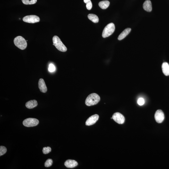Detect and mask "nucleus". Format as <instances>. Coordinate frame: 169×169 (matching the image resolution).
<instances>
[{
    "label": "nucleus",
    "mask_w": 169,
    "mask_h": 169,
    "mask_svg": "<svg viewBox=\"0 0 169 169\" xmlns=\"http://www.w3.org/2000/svg\"><path fill=\"white\" fill-rule=\"evenodd\" d=\"M100 100V97L97 94L92 93L86 98L85 104L87 106H91L97 104Z\"/></svg>",
    "instance_id": "1"
},
{
    "label": "nucleus",
    "mask_w": 169,
    "mask_h": 169,
    "mask_svg": "<svg viewBox=\"0 0 169 169\" xmlns=\"http://www.w3.org/2000/svg\"><path fill=\"white\" fill-rule=\"evenodd\" d=\"M53 45L59 51L62 52H65L67 51V48L62 42V41L57 36H54L53 38Z\"/></svg>",
    "instance_id": "2"
},
{
    "label": "nucleus",
    "mask_w": 169,
    "mask_h": 169,
    "mask_svg": "<svg viewBox=\"0 0 169 169\" xmlns=\"http://www.w3.org/2000/svg\"><path fill=\"white\" fill-rule=\"evenodd\" d=\"M15 45L21 50L25 49L27 47L26 41L21 36H19L15 37L14 39Z\"/></svg>",
    "instance_id": "3"
},
{
    "label": "nucleus",
    "mask_w": 169,
    "mask_h": 169,
    "mask_svg": "<svg viewBox=\"0 0 169 169\" xmlns=\"http://www.w3.org/2000/svg\"><path fill=\"white\" fill-rule=\"evenodd\" d=\"M115 30V26L114 24L111 23L109 24L104 28L102 33V37L105 38L109 37L114 33Z\"/></svg>",
    "instance_id": "4"
},
{
    "label": "nucleus",
    "mask_w": 169,
    "mask_h": 169,
    "mask_svg": "<svg viewBox=\"0 0 169 169\" xmlns=\"http://www.w3.org/2000/svg\"><path fill=\"white\" fill-rule=\"evenodd\" d=\"M23 123L25 126L30 127L38 125L39 123V121L36 118H29L24 120Z\"/></svg>",
    "instance_id": "5"
},
{
    "label": "nucleus",
    "mask_w": 169,
    "mask_h": 169,
    "mask_svg": "<svg viewBox=\"0 0 169 169\" xmlns=\"http://www.w3.org/2000/svg\"><path fill=\"white\" fill-rule=\"evenodd\" d=\"M24 22L30 23H35L39 22L40 18L39 17L36 15L26 16L23 19Z\"/></svg>",
    "instance_id": "6"
},
{
    "label": "nucleus",
    "mask_w": 169,
    "mask_h": 169,
    "mask_svg": "<svg viewBox=\"0 0 169 169\" xmlns=\"http://www.w3.org/2000/svg\"><path fill=\"white\" fill-rule=\"evenodd\" d=\"M112 118L115 122L119 124H122L125 121L124 116L121 113L118 112L114 113L113 114Z\"/></svg>",
    "instance_id": "7"
},
{
    "label": "nucleus",
    "mask_w": 169,
    "mask_h": 169,
    "mask_svg": "<svg viewBox=\"0 0 169 169\" xmlns=\"http://www.w3.org/2000/svg\"><path fill=\"white\" fill-rule=\"evenodd\" d=\"M155 117L156 122L159 123L163 122L165 118L164 113L161 110L156 111L155 114Z\"/></svg>",
    "instance_id": "8"
},
{
    "label": "nucleus",
    "mask_w": 169,
    "mask_h": 169,
    "mask_svg": "<svg viewBox=\"0 0 169 169\" xmlns=\"http://www.w3.org/2000/svg\"><path fill=\"white\" fill-rule=\"evenodd\" d=\"M99 118L98 115L95 114L91 116L87 120L86 122V125L87 126L93 125L96 123Z\"/></svg>",
    "instance_id": "9"
},
{
    "label": "nucleus",
    "mask_w": 169,
    "mask_h": 169,
    "mask_svg": "<svg viewBox=\"0 0 169 169\" xmlns=\"http://www.w3.org/2000/svg\"><path fill=\"white\" fill-rule=\"evenodd\" d=\"M39 88L41 92L42 93H46L47 91V87L43 79L40 78L38 82Z\"/></svg>",
    "instance_id": "10"
},
{
    "label": "nucleus",
    "mask_w": 169,
    "mask_h": 169,
    "mask_svg": "<svg viewBox=\"0 0 169 169\" xmlns=\"http://www.w3.org/2000/svg\"><path fill=\"white\" fill-rule=\"evenodd\" d=\"M78 163L74 160L69 159L67 160L64 163L66 167L69 168H73L78 165Z\"/></svg>",
    "instance_id": "11"
},
{
    "label": "nucleus",
    "mask_w": 169,
    "mask_h": 169,
    "mask_svg": "<svg viewBox=\"0 0 169 169\" xmlns=\"http://www.w3.org/2000/svg\"><path fill=\"white\" fill-rule=\"evenodd\" d=\"M144 9L147 11L150 12L152 11V5L151 2L150 0H147L144 2L143 5Z\"/></svg>",
    "instance_id": "12"
},
{
    "label": "nucleus",
    "mask_w": 169,
    "mask_h": 169,
    "mask_svg": "<svg viewBox=\"0 0 169 169\" xmlns=\"http://www.w3.org/2000/svg\"><path fill=\"white\" fill-rule=\"evenodd\" d=\"M38 105V103L37 101L34 100L29 101L26 103V107L29 109L34 108Z\"/></svg>",
    "instance_id": "13"
},
{
    "label": "nucleus",
    "mask_w": 169,
    "mask_h": 169,
    "mask_svg": "<svg viewBox=\"0 0 169 169\" xmlns=\"http://www.w3.org/2000/svg\"><path fill=\"white\" fill-rule=\"evenodd\" d=\"M131 28H128L125 29L124 31L122 32L120 35H119L118 39L119 40H121L125 38L127 36H128L129 33L131 31Z\"/></svg>",
    "instance_id": "14"
},
{
    "label": "nucleus",
    "mask_w": 169,
    "mask_h": 169,
    "mask_svg": "<svg viewBox=\"0 0 169 169\" xmlns=\"http://www.w3.org/2000/svg\"><path fill=\"white\" fill-rule=\"evenodd\" d=\"M162 71L163 73L166 76L169 75V65L166 62L163 63L162 65Z\"/></svg>",
    "instance_id": "15"
},
{
    "label": "nucleus",
    "mask_w": 169,
    "mask_h": 169,
    "mask_svg": "<svg viewBox=\"0 0 169 169\" xmlns=\"http://www.w3.org/2000/svg\"><path fill=\"white\" fill-rule=\"evenodd\" d=\"M109 5L110 2L107 0L101 1L99 3V6L103 9H107Z\"/></svg>",
    "instance_id": "16"
},
{
    "label": "nucleus",
    "mask_w": 169,
    "mask_h": 169,
    "mask_svg": "<svg viewBox=\"0 0 169 169\" xmlns=\"http://www.w3.org/2000/svg\"><path fill=\"white\" fill-rule=\"evenodd\" d=\"M88 17L90 20L94 23H97L99 22V19L96 14L90 13L88 15Z\"/></svg>",
    "instance_id": "17"
},
{
    "label": "nucleus",
    "mask_w": 169,
    "mask_h": 169,
    "mask_svg": "<svg viewBox=\"0 0 169 169\" xmlns=\"http://www.w3.org/2000/svg\"><path fill=\"white\" fill-rule=\"evenodd\" d=\"M22 1L24 4L28 5L36 4L37 0H22Z\"/></svg>",
    "instance_id": "18"
},
{
    "label": "nucleus",
    "mask_w": 169,
    "mask_h": 169,
    "mask_svg": "<svg viewBox=\"0 0 169 169\" xmlns=\"http://www.w3.org/2000/svg\"><path fill=\"white\" fill-rule=\"evenodd\" d=\"M53 163V161L51 159H48L45 162L44 165L46 167H49L52 166Z\"/></svg>",
    "instance_id": "19"
},
{
    "label": "nucleus",
    "mask_w": 169,
    "mask_h": 169,
    "mask_svg": "<svg viewBox=\"0 0 169 169\" xmlns=\"http://www.w3.org/2000/svg\"><path fill=\"white\" fill-rule=\"evenodd\" d=\"M7 151V150L6 147L4 146H0V156H1L5 154L6 153Z\"/></svg>",
    "instance_id": "20"
},
{
    "label": "nucleus",
    "mask_w": 169,
    "mask_h": 169,
    "mask_svg": "<svg viewBox=\"0 0 169 169\" xmlns=\"http://www.w3.org/2000/svg\"><path fill=\"white\" fill-rule=\"evenodd\" d=\"M52 151L51 147H44L43 148L42 152L44 154H47L50 152Z\"/></svg>",
    "instance_id": "21"
},
{
    "label": "nucleus",
    "mask_w": 169,
    "mask_h": 169,
    "mask_svg": "<svg viewBox=\"0 0 169 169\" xmlns=\"http://www.w3.org/2000/svg\"><path fill=\"white\" fill-rule=\"evenodd\" d=\"M55 70V65H54L51 64L49 65L48 70L49 72H54Z\"/></svg>",
    "instance_id": "22"
},
{
    "label": "nucleus",
    "mask_w": 169,
    "mask_h": 169,
    "mask_svg": "<svg viewBox=\"0 0 169 169\" xmlns=\"http://www.w3.org/2000/svg\"><path fill=\"white\" fill-rule=\"evenodd\" d=\"M138 104L139 105H143L145 103V101L143 98H140L138 99Z\"/></svg>",
    "instance_id": "23"
},
{
    "label": "nucleus",
    "mask_w": 169,
    "mask_h": 169,
    "mask_svg": "<svg viewBox=\"0 0 169 169\" xmlns=\"http://www.w3.org/2000/svg\"><path fill=\"white\" fill-rule=\"evenodd\" d=\"M92 3L91 1H90L88 3H86V7L87 10H91V9L92 8Z\"/></svg>",
    "instance_id": "24"
},
{
    "label": "nucleus",
    "mask_w": 169,
    "mask_h": 169,
    "mask_svg": "<svg viewBox=\"0 0 169 169\" xmlns=\"http://www.w3.org/2000/svg\"><path fill=\"white\" fill-rule=\"evenodd\" d=\"M91 1V0H84V2L85 3H88V2L90 1Z\"/></svg>",
    "instance_id": "25"
}]
</instances>
